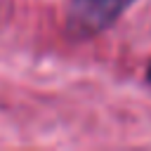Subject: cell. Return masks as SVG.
<instances>
[{
	"label": "cell",
	"instance_id": "6da1fadb",
	"mask_svg": "<svg viewBox=\"0 0 151 151\" xmlns=\"http://www.w3.org/2000/svg\"><path fill=\"white\" fill-rule=\"evenodd\" d=\"M134 0H71L68 5V28L80 35H94L109 28Z\"/></svg>",
	"mask_w": 151,
	"mask_h": 151
},
{
	"label": "cell",
	"instance_id": "7a4b0ae2",
	"mask_svg": "<svg viewBox=\"0 0 151 151\" xmlns=\"http://www.w3.org/2000/svg\"><path fill=\"white\" fill-rule=\"evenodd\" d=\"M146 78H149V83H151V64H149V71H146Z\"/></svg>",
	"mask_w": 151,
	"mask_h": 151
}]
</instances>
